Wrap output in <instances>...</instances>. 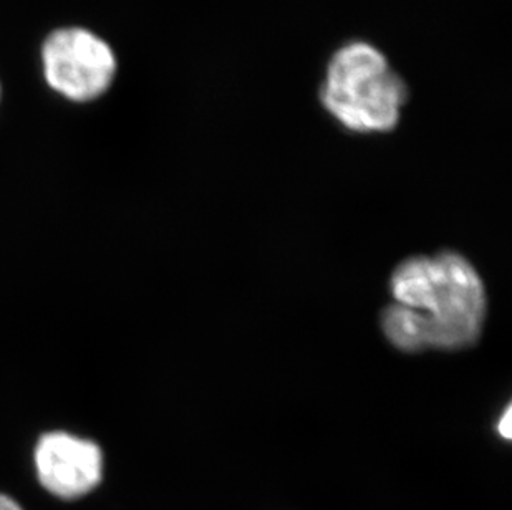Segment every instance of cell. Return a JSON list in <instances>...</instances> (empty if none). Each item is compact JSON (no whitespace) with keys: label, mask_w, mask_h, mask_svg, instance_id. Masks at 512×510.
<instances>
[{"label":"cell","mask_w":512,"mask_h":510,"mask_svg":"<svg viewBox=\"0 0 512 510\" xmlns=\"http://www.w3.org/2000/svg\"><path fill=\"white\" fill-rule=\"evenodd\" d=\"M395 304L380 317L393 347L405 353L463 350L478 342L486 320V289L463 255L410 257L393 270Z\"/></svg>","instance_id":"obj_1"},{"label":"cell","mask_w":512,"mask_h":510,"mask_svg":"<svg viewBox=\"0 0 512 510\" xmlns=\"http://www.w3.org/2000/svg\"><path fill=\"white\" fill-rule=\"evenodd\" d=\"M320 100L348 130L387 133L400 121L408 88L380 50L353 42L330 60Z\"/></svg>","instance_id":"obj_2"},{"label":"cell","mask_w":512,"mask_h":510,"mask_svg":"<svg viewBox=\"0 0 512 510\" xmlns=\"http://www.w3.org/2000/svg\"><path fill=\"white\" fill-rule=\"evenodd\" d=\"M50 88L73 102H90L107 92L116 75V58L107 42L90 30H55L42 47Z\"/></svg>","instance_id":"obj_3"},{"label":"cell","mask_w":512,"mask_h":510,"mask_svg":"<svg viewBox=\"0 0 512 510\" xmlns=\"http://www.w3.org/2000/svg\"><path fill=\"white\" fill-rule=\"evenodd\" d=\"M34 462L40 486L65 501L95 491L105 469L102 448L95 441L65 431L45 433L35 446Z\"/></svg>","instance_id":"obj_4"},{"label":"cell","mask_w":512,"mask_h":510,"mask_svg":"<svg viewBox=\"0 0 512 510\" xmlns=\"http://www.w3.org/2000/svg\"><path fill=\"white\" fill-rule=\"evenodd\" d=\"M511 406H506L504 408L503 414H501V418H499L498 424H496V429H498L499 436L501 438L509 441L511 439Z\"/></svg>","instance_id":"obj_5"},{"label":"cell","mask_w":512,"mask_h":510,"mask_svg":"<svg viewBox=\"0 0 512 510\" xmlns=\"http://www.w3.org/2000/svg\"><path fill=\"white\" fill-rule=\"evenodd\" d=\"M0 510H24V507L12 497L0 494Z\"/></svg>","instance_id":"obj_6"}]
</instances>
